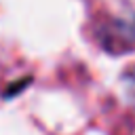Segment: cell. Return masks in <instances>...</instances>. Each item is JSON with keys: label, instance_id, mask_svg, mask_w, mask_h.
Listing matches in <instances>:
<instances>
[{"label": "cell", "instance_id": "obj_1", "mask_svg": "<svg viewBox=\"0 0 135 135\" xmlns=\"http://www.w3.org/2000/svg\"><path fill=\"white\" fill-rule=\"evenodd\" d=\"M32 82V78L27 76V78H21V80H17V82H13V84H8L6 89H4V93H2V97L4 99H11V97H15V95H19L23 89H27V84Z\"/></svg>", "mask_w": 135, "mask_h": 135}, {"label": "cell", "instance_id": "obj_2", "mask_svg": "<svg viewBox=\"0 0 135 135\" xmlns=\"http://www.w3.org/2000/svg\"><path fill=\"white\" fill-rule=\"evenodd\" d=\"M124 93L129 95V99L135 103V68H131L124 74Z\"/></svg>", "mask_w": 135, "mask_h": 135}]
</instances>
